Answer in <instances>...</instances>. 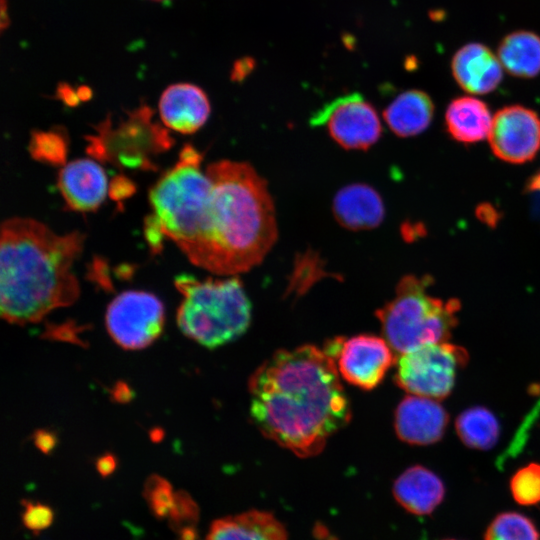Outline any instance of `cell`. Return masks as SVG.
<instances>
[{"label": "cell", "mask_w": 540, "mask_h": 540, "mask_svg": "<svg viewBox=\"0 0 540 540\" xmlns=\"http://www.w3.org/2000/svg\"><path fill=\"white\" fill-rule=\"evenodd\" d=\"M334 359L314 345L279 350L250 376L258 429L299 457L319 454L351 418Z\"/></svg>", "instance_id": "obj_1"}, {"label": "cell", "mask_w": 540, "mask_h": 540, "mask_svg": "<svg viewBox=\"0 0 540 540\" xmlns=\"http://www.w3.org/2000/svg\"><path fill=\"white\" fill-rule=\"evenodd\" d=\"M84 238L78 231L58 235L31 218L5 220L0 238L2 318L19 325L36 323L71 305L79 296L72 266Z\"/></svg>", "instance_id": "obj_2"}, {"label": "cell", "mask_w": 540, "mask_h": 540, "mask_svg": "<svg viewBox=\"0 0 540 540\" xmlns=\"http://www.w3.org/2000/svg\"><path fill=\"white\" fill-rule=\"evenodd\" d=\"M205 171L211 181L205 229L187 258L217 275L246 272L263 260L277 238L267 184L245 162L221 160Z\"/></svg>", "instance_id": "obj_3"}, {"label": "cell", "mask_w": 540, "mask_h": 540, "mask_svg": "<svg viewBox=\"0 0 540 540\" xmlns=\"http://www.w3.org/2000/svg\"><path fill=\"white\" fill-rule=\"evenodd\" d=\"M183 300L177 311L182 333L213 349L242 336L251 322V303L240 279L199 280L190 275L175 279Z\"/></svg>", "instance_id": "obj_4"}, {"label": "cell", "mask_w": 540, "mask_h": 540, "mask_svg": "<svg viewBox=\"0 0 540 540\" xmlns=\"http://www.w3.org/2000/svg\"><path fill=\"white\" fill-rule=\"evenodd\" d=\"M202 154L185 145L176 164L151 188L152 219L162 235L188 257L202 239L211 181L201 170Z\"/></svg>", "instance_id": "obj_5"}, {"label": "cell", "mask_w": 540, "mask_h": 540, "mask_svg": "<svg viewBox=\"0 0 540 540\" xmlns=\"http://www.w3.org/2000/svg\"><path fill=\"white\" fill-rule=\"evenodd\" d=\"M430 276L403 277L395 297L376 311L384 339L398 354L421 346L446 342L457 325L460 302L443 301L427 293Z\"/></svg>", "instance_id": "obj_6"}, {"label": "cell", "mask_w": 540, "mask_h": 540, "mask_svg": "<svg viewBox=\"0 0 540 540\" xmlns=\"http://www.w3.org/2000/svg\"><path fill=\"white\" fill-rule=\"evenodd\" d=\"M153 111L146 105L129 112L127 119L112 128L110 120L89 137V154L119 167L152 169L150 155L169 149L173 140L167 130L152 122Z\"/></svg>", "instance_id": "obj_7"}, {"label": "cell", "mask_w": 540, "mask_h": 540, "mask_svg": "<svg viewBox=\"0 0 540 540\" xmlns=\"http://www.w3.org/2000/svg\"><path fill=\"white\" fill-rule=\"evenodd\" d=\"M467 360V352L460 346L427 344L398 357L395 382L413 395L440 400L450 394L457 370Z\"/></svg>", "instance_id": "obj_8"}, {"label": "cell", "mask_w": 540, "mask_h": 540, "mask_svg": "<svg viewBox=\"0 0 540 540\" xmlns=\"http://www.w3.org/2000/svg\"><path fill=\"white\" fill-rule=\"evenodd\" d=\"M164 306L146 291L129 290L109 304L105 321L112 339L124 349L139 350L152 344L162 333Z\"/></svg>", "instance_id": "obj_9"}, {"label": "cell", "mask_w": 540, "mask_h": 540, "mask_svg": "<svg viewBox=\"0 0 540 540\" xmlns=\"http://www.w3.org/2000/svg\"><path fill=\"white\" fill-rule=\"evenodd\" d=\"M312 126H325L344 149L367 150L380 138L382 126L375 108L359 93L334 99L310 119Z\"/></svg>", "instance_id": "obj_10"}, {"label": "cell", "mask_w": 540, "mask_h": 540, "mask_svg": "<svg viewBox=\"0 0 540 540\" xmlns=\"http://www.w3.org/2000/svg\"><path fill=\"white\" fill-rule=\"evenodd\" d=\"M339 374L364 390L375 388L394 363L392 348L384 338L374 335L337 337L325 346Z\"/></svg>", "instance_id": "obj_11"}, {"label": "cell", "mask_w": 540, "mask_h": 540, "mask_svg": "<svg viewBox=\"0 0 540 540\" xmlns=\"http://www.w3.org/2000/svg\"><path fill=\"white\" fill-rule=\"evenodd\" d=\"M488 138L492 152L500 160L528 162L540 150V117L521 105L503 107L493 116Z\"/></svg>", "instance_id": "obj_12"}, {"label": "cell", "mask_w": 540, "mask_h": 540, "mask_svg": "<svg viewBox=\"0 0 540 540\" xmlns=\"http://www.w3.org/2000/svg\"><path fill=\"white\" fill-rule=\"evenodd\" d=\"M394 423L402 441L413 445H429L443 437L448 414L432 398L409 395L397 406Z\"/></svg>", "instance_id": "obj_13"}, {"label": "cell", "mask_w": 540, "mask_h": 540, "mask_svg": "<svg viewBox=\"0 0 540 540\" xmlns=\"http://www.w3.org/2000/svg\"><path fill=\"white\" fill-rule=\"evenodd\" d=\"M58 189L66 207L78 212L95 211L104 201L107 177L103 168L91 159H76L58 174Z\"/></svg>", "instance_id": "obj_14"}, {"label": "cell", "mask_w": 540, "mask_h": 540, "mask_svg": "<svg viewBox=\"0 0 540 540\" xmlns=\"http://www.w3.org/2000/svg\"><path fill=\"white\" fill-rule=\"evenodd\" d=\"M502 65L484 44L473 42L459 48L451 60L452 75L466 92L482 95L495 90L503 78Z\"/></svg>", "instance_id": "obj_15"}, {"label": "cell", "mask_w": 540, "mask_h": 540, "mask_svg": "<svg viewBox=\"0 0 540 540\" xmlns=\"http://www.w3.org/2000/svg\"><path fill=\"white\" fill-rule=\"evenodd\" d=\"M159 113L166 128L182 134H192L207 121L210 103L205 92L198 86L177 83L162 93Z\"/></svg>", "instance_id": "obj_16"}, {"label": "cell", "mask_w": 540, "mask_h": 540, "mask_svg": "<svg viewBox=\"0 0 540 540\" xmlns=\"http://www.w3.org/2000/svg\"><path fill=\"white\" fill-rule=\"evenodd\" d=\"M333 213L340 225L358 231L372 229L381 224L385 208L375 189L356 183L337 192L333 200Z\"/></svg>", "instance_id": "obj_17"}, {"label": "cell", "mask_w": 540, "mask_h": 540, "mask_svg": "<svg viewBox=\"0 0 540 540\" xmlns=\"http://www.w3.org/2000/svg\"><path fill=\"white\" fill-rule=\"evenodd\" d=\"M392 492L404 510L417 516H425L440 505L445 495V487L434 472L414 465L395 480Z\"/></svg>", "instance_id": "obj_18"}, {"label": "cell", "mask_w": 540, "mask_h": 540, "mask_svg": "<svg viewBox=\"0 0 540 540\" xmlns=\"http://www.w3.org/2000/svg\"><path fill=\"white\" fill-rule=\"evenodd\" d=\"M204 540H288V533L274 514L249 510L215 520Z\"/></svg>", "instance_id": "obj_19"}, {"label": "cell", "mask_w": 540, "mask_h": 540, "mask_svg": "<svg viewBox=\"0 0 540 540\" xmlns=\"http://www.w3.org/2000/svg\"><path fill=\"white\" fill-rule=\"evenodd\" d=\"M433 115L432 99L426 92L417 89L401 93L383 111L386 124L399 137L422 133L430 125Z\"/></svg>", "instance_id": "obj_20"}, {"label": "cell", "mask_w": 540, "mask_h": 540, "mask_svg": "<svg viewBox=\"0 0 540 540\" xmlns=\"http://www.w3.org/2000/svg\"><path fill=\"white\" fill-rule=\"evenodd\" d=\"M493 117L485 102L463 96L452 100L445 112L449 135L465 144L476 143L489 135Z\"/></svg>", "instance_id": "obj_21"}, {"label": "cell", "mask_w": 540, "mask_h": 540, "mask_svg": "<svg viewBox=\"0 0 540 540\" xmlns=\"http://www.w3.org/2000/svg\"><path fill=\"white\" fill-rule=\"evenodd\" d=\"M498 59L511 75L533 78L540 73V36L519 30L507 34L498 45Z\"/></svg>", "instance_id": "obj_22"}, {"label": "cell", "mask_w": 540, "mask_h": 540, "mask_svg": "<svg viewBox=\"0 0 540 540\" xmlns=\"http://www.w3.org/2000/svg\"><path fill=\"white\" fill-rule=\"evenodd\" d=\"M455 427L459 438L466 446L479 450L492 448L500 433L496 417L483 407L463 411L458 416Z\"/></svg>", "instance_id": "obj_23"}, {"label": "cell", "mask_w": 540, "mask_h": 540, "mask_svg": "<svg viewBox=\"0 0 540 540\" xmlns=\"http://www.w3.org/2000/svg\"><path fill=\"white\" fill-rule=\"evenodd\" d=\"M484 540H540L534 522L517 512L498 514L488 525Z\"/></svg>", "instance_id": "obj_24"}, {"label": "cell", "mask_w": 540, "mask_h": 540, "mask_svg": "<svg viewBox=\"0 0 540 540\" xmlns=\"http://www.w3.org/2000/svg\"><path fill=\"white\" fill-rule=\"evenodd\" d=\"M513 499L524 506L540 503V464L531 463L520 468L510 480Z\"/></svg>", "instance_id": "obj_25"}, {"label": "cell", "mask_w": 540, "mask_h": 540, "mask_svg": "<svg viewBox=\"0 0 540 540\" xmlns=\"http://www.w3.org/2000/svg\"><path fill=\"white\" fill-rule=\"evenodd\" d=\"M175 493L169 482L159 476L153 475L145 483L144 497L158 518L168 517L175 502Z\"/></svg>", "instance_id": "obj_26"}, {"label": "cell", "mask_w": 540, "mask_h": 540, "mask_svg": "<svg viewBox=\"0 0 540 540\" xmlns=\"http://www.w3.org/2000/svg\"><path fill=\"white\" fill-rule=\"evenodd\" d=\"M30 152L36 159L58 164L65 159L66 144L59 134L37 132L32 136Z\"/></svg>", "instance_id": "obj_27"}, {"label": "cell", "mask_w": 540, "mask_h": 540, "mask_svg": "<svg viewBox=\"0 0 540 540\" xmlns=\"http://www.w3.org/2000/svg\"><path fill=\"white\" fill-rule=\"evenodd\" d=\"M170 526L177 532L195 529L199 518L197 504L186 492L175 493V502L168 515Z\"/></svg>", "instance_id": "obj_28"}, {"label": "cell", "mask_w": 540, "mask_h": 540, "mask_svg": "<svg viewBox=\"0 0 540 540\" xmlns=\"http://www.w3.org/2000/svg\"><path fill=\"white\" fill-rule=\"evenodd\" d=\"M23 507L22 522L27 529L38 534L51 525L54 513L48 505L24 500Z\"/></svg>", "instance_id": "obj_29"}, {"label": "cell", "mask_w": 540, "mask_h": 540, "mask_svg": "<svg viewBox=\"0 0 540 540\" xmlns=\"http://www.w3.org/2000/svg\"><path fill=\"white\" fill-rule=\"evenodd\" d=\"M256 61L249 56L236 60L231 71L233 81H243L255 68Z\"/></svg>", "instance_id": "obj_30"}, {"label": "cell", "mask_w": 540, "mask_h": 540, "mask_svg": "<svg viewBox=\"0 0 540 540\" xmlns=\"http://www.w3.org/2000/svg\"><path fill=\"white\" fill-rule=\"evenodd\" d=\"M58 95L70 105L76 104L79 97L78 94H75L72 88L65 83L60 84L58 87Z\"/></svg>", "instance_id": "obj_31"}, {"label": "cell", "mask_w": 540, "mask_h": 540, "mask_svg": "<svg viewBox=\"0 0 540 540\" xmlns=\"http://www.w3.org/2000/svg\"><path fill=\"white\" fill-rule=\"evenodd\" d=\"M97 467L99 472L106 476L114 470L115 461L113 457H103L98 461Z\"/></svg>", "instance_id": "obj_32"}, {"label": "cell", "mask_w": 540, "mask_h": 540, "mask_svg": "<svg viewBox=\"0 0 540 540\" xmlns=\"http://www.w3.org/2000/svg\"><path fill=\"white\" fill-rule=\"evenodd\" d=\"M7 1L1 0V31L3 32L5 28L9 26L10 20L8 16Z\"/></svg>", "instance_id": "obj_33"}, {"label": "cell", "mask_w": 540, "mask_h": 540, "mask_svg": "<svg viewBox=\"0 0 540 540\" xmlns=\"http://www.w3.org/2000/svg\"><path fill=\"white\" fill-rule=\"evenodd\" d=\"M78 96L83 100L88 99L91 96L90 89L88 87H81L78 91Z\"/></svg>", "instance_id": "obj_34"}, {"label": "cell", "mask_w": 540, "mask_h": 540, "mask_svg": "<svg viewBox=\"0 0 540 540\" xmlns=\"http://www.w3.org/2000/svg\"><path fill=\"white\" fill-rule=\"evenodd\" d=\"M152 1H156V2H168L170 0H152Z\"/></svg>", "instance_id": "obj_35"}, {"label": "cell", "mask_w": 540, "mask_h": 540, "mask_svg": "<svg viewBox=\"0 0 540 540\" xmlns=\"http://www.w3.org/2000/svg\"><path fill=\"white\" fill-rule=\"evenodd\" d=\"M446 540H455V539H446Z\"/></svg>", "instance_id": "obj_36"}]
</instances>
